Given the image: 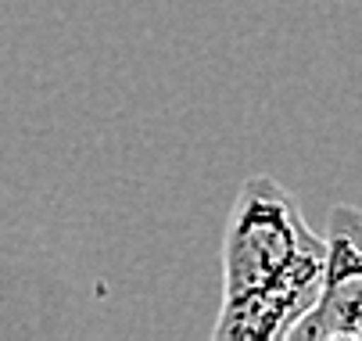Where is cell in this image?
<instances>
[{
	"mask_svg": "<svg viewBox=\"0 0 362 341\" xmlns=\"http://www.w3.org/2000/svg\"><path fill=\"white\" fill-rule=\"evenodd\" d=\"M316 245H323V233L308 226L294 194L269 173L247 176L223 230V302L269 287Z\"/></svg>",
	"mask_w": 362,
	"mask_h": 341,
	"instance_id": "6da1fadb",
	"label": "cell"
},
{
	"mask_svg": "<svg viewBox=\"0 0 362 341\" xmlns=\"http://www.w3.org/2000/svg\"><path fill=\"white\" fill-rule=\"evenodd\" d=\"M323 287L287 341H362V209L337 202L323 230Z\"/></svg>",
	"mask_w": 362,
	"mask_h": 341,
	"instance_id": "7a4b0ae2",
	"label": "cell"
}]
</instances>
